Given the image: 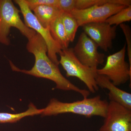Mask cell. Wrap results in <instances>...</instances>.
Listing matches in <instances>:
<instances>
[{
	"instance_id": "1",
	"label": "cell",
	"mask_w": 131,
	"mask_h": 131,
	"mask_svg": "<svg viewBox=\"0 0 131 131\" xmlns=\"http://www.w3.org/2000/svg\"><path fill=\"white\" fill-rule=\"evenodd\" d=\"M26 49L35 57L33 67L30 70H21L9 61L13 70L51 80L56 83L57 89L75 91L81 94L83 98H88L89 96L90 92L89 90L80 89L63 75L58 66L54 63L48 57L47 46L39 34L37 33L28 39Z\"/></svg>"
},
{
	"instance_id": "2",
	"label": "cell",
	"mask_w": 131,
	"mask_h": 131,
	"mask_svg": "<svg viewBox=\"0 0 131 131\" xmlns=\"http://www.w3.org/2000/svg\"><path fill=\"white\" fill-rule=\"evenodd\" d=\"M108 102L101 99L100 95L83 98L82 100L70 103L63 102L56 98L50 101L43 109V116H52L64 113H73L90 118L99 116L104 118L106 114Z\"/></svg>"
},
{
	"instance_id": "3",
	"label": "cell",
	"mask_w": 131,
	"mask_h": 131,
	"mask_svg": "<svg viewBox=\"0 0 131 131\" xmlns=\"http://www.w3.org/2000/svg\"><path fill=\"white\" fill-rule=\"evenodd\" d=\"M19 12L11 0H0V43L2 44H10L8 35L12 27L17 28L28 40L37 34L22 21Z\"/></svg>"
},
{
	"instance_id": "4",
	"label": "cell",
	"mask_w": 131,
	"mask_h": 131,
	"mask_svg": "<svg viewBox=\"0 0 131 131\" xmlns=\"http://www.w3.org/2000/svg\"><path fill=\"white\" fill-rule=\"evenodd\" d=\"M59 54V63L66 72L67 77L78 78L85 84L90 92L94 93L98 91L99 88L95 80L97 70L83 64L75 56L72 48L64 49Z\"/></svg>"
},
{
	"instance_id": "5",
	"label": "cell",
	"mask_w": 131,
	"mask_h": 131,
	"mask_svg": "<svg viewBox=\"0 0 131 131\" xmlns=\"http://www.w3.org/2000/svg\"><path fill=\"white\" fill-rule=\"evenodd\" d=\"M126 49L125 43L121 50L108 56L104 67L96 71L98 75L105 76L117 86L131 81V67L125 59Z\"/></svg>"
},
{
	"instance_id": "6",
	"label": "cell",
	"mask_w": 131,
	"mask_h": 131,
	"mask_svg": "<svg viewBox=\"0 0 131 131\" xmlns=\"http://www.w3.org/2000/svg\"><path fill=\"white\" fill-rule=\"evenodd\" d=\"M14 1L20 8L25 24L42 37L47 46L48 57L54 63L58 66L59 61L57 54H60L62 49L52 38L49 28H45L39 23L25 0H15Z\"/></svg>"
},
{
	"instance_id": "7",
	"label": "cell",
	"mask_w": 131,
	"mask_h": 131,
	"mask_svg": "<svg viewBox=\"0 0 131 131\" xmlns=\"http://www.w3.org/2000/svg\"><path fill=\"white\" fill-rule=\"evenodd\" d=\"M126 7L110 3L95 5L84 9H74L69 13L76 19L79 27H82L90 23L105 22L108 18Z\"/></svg>"
},
{
	"instance_id": "8",
	"label": "cell",
	"mask_w": 131,
	"mask_h": 131,
	"mask_svg": "<svg viewBox=\"0 0 131 131\" xmlns=\"http://www.w3.org/2000/svg\"><path fill=\"white\" fill-rule=\"evenodd\" d=\"M98 46L85 33L82 32L73 48L76 57L84 65L94 70L105 61V55L98 51Z\"/></svg>"
},
{
	"instance_id": "9",
	"label": "cell",
	"mask_w": 131,
	"mask_h": 131,
	"mask_svg": "<svg viewBox=\"0 0 131 131\" xmlns=\"http://www.w3.org/2000/svg\"><path fill=\"white\" fill-rule=\"evenodd\" d=\"M99 131H131V110L114 102H109Z\"/></svg>"
},
{
	"instance_id": "10",
	"label": "cell",
	"mask_w": 131,
	"mask_h": 131,
	"mask_svg": "<svg viewBox=\"0 0 131 131\" xmlns=\"http://www.w3.org/2000/svg\"><path fill=\"white\" fill-rule=\"evenodd\" d=\"M82 27L84 32L104 51L107 52L112 48L113 40L117 35V26L103 22L85 24Z\"/></svg>"
},
{
	"instance_id": "11",
	"label": "cell",
	"mask_w": 131,
	"mask_h": 131,
	"mask_svg": "<svg viewBox=\"0 0 131 131\" xmlns=\"http://www.w3.org/2000/svg\"><path fill=\"white\" fill-rule=\"evenodd\" d=\"M95 80L99 88L108 90V96L110 101L114 102L131 110L130 93L120 89L105 76L98 75Z\"/></svg>"
},
{
	"instance_id": "12",
	"label": "cell",
	"mask_w": 131,
	"mask_h": 131,
	"mask_svg": "<svg viewBox=\"0 0 131 131\" xmlns=\"http://www.w3.org/2000/svg\"><path fill=\"white\" fill-rule=\"evenodd\" d=\"M31 11L41 25L46 28H49L52 22L62 13L56 7L46 5L38 6Z\"/></svg>"
},
{
	"instance_id": "13",
	"label": "cell",
	"mask_w": 131,
	"mask_h": 131,
	"mask_svg": "<svg viewBox=\"0 0 131 131\" xmlns=\"http://www.w3.org/2000/svg\"><path fill=\"white\" fill-rule=\"evenodd\" d=\"M61 15L52 22L49 28L52 38L63 50L69 48L70 42L66 35Z\"/></svg>"
},
{
	"instance_id": "14",
	"label": "cell",
	"mask_w": 131,
	"mask_h": 131,
	"mask_svg": "<svg viewBox=\"0 0 131 131\" xmlns=\"http://www.w3.org/2000/svg\"><path fill=\"white\" fill-rule=\"evenodd\" d=\"M43 109H39L33 103L28 105V108L25 112L17 114L0 113V123H15L24 117L41 114Z\"/></svg>"
},
{
	"instance_id": "15",
	"label": "cell",
	"mask_w": 131,
	"mask_h": 131,
	"mask_svg": "<svg viewBox=\"0 0 131 131\" xmlns=\"http://www.w3.org/2000/svg\"><path fill=\"white\" fill-rule=\"evenodd\" d=\"M61 17L68 39L70 42H73L79 27L77 21L70 13L62 12Z\"/></svg>"
},
{
	"instance_id": "16",
	"label": "cell",
	"mask_w": 131,
	"mask_h": 131,
	"mask_svg": "<svg viewBox=\"0 0 131 131\" xmlns=\"http://www.w3.org/2000/svg\"><path fill=\"white\" fill-rule=\"evenodd\" d=\"M110 3H118L129 6L131 0H75V9H84L96 5H102Z\"/></svg>"
},
{
	"instance_id": "17",
	"label": "cell",
	"mask_w": 131,
	"mask_h": 131,
	"mask_svg": "<svg viewBox=\"0 0 131 131\" xmlns=\"http://www.w3.org/2000/svg\"><path fill=\"white\" fill-rule=\"evenodd\" d=\"M131 20V6L126 7L108 18L105 22L110 26H117Z\"/></svg>"
},
{
	"instance_id": "18",
	"label": "cell",
	"mask_w": 131,
	"mask_h": 131,
	"mask_svg": "<svg viewBox=\"0 0 131 131\" xmlns=\"http://www.w3.org/2000/svg\"><path fill=\"white\" fill-rule=\"evenodd\" d=\"M120 27L124 33L126 40V50L129 59V64L131 67V30L128 25L122 24L119 25Z\"/></svg>"
},
{
	"instance_id": "19",
	"label": "cell",
	"mask_w": 131,
	"mask_h": 131,
	"mask_svg": "<svg viewBox=\"0 0 131 131\" xmlns=\"http://www.w3.org/2000/svg\"><path fill=\"white\" fill-rule=\"evenodd\" d=\"M25 1L32 11L35 7L42 5L57 7L58 0H25Z\"/></svg>"
},
{
	"instance_id": "20",
	"label": "cell",
	"mask_w": 131,
	"mask_h": 131,
	"mask_svg": "<svg viewBox=\"0 0 131 131\" xmlns=\"http://www.w3.org/2000/svg\"><path fill=\"white\" fill-rule=\"evenodd\" d=\"M75 0H58L57 6L63 12L70 13L75 9Z\"/></svg>"
},
{
	"instance_id": "21",
	"label": "cell",
	"mask_w": 131,
	"mask_h": 131,
	"mask_svg": "<svg viewBox=\"0 0 131 131\" xmlns=\"http://www.w3.org/2000/svg\"><path fill=\"white\" fill-rule=\"evenodd\" d=\"M87 131V130H86V131Z\"/></svg>"
}]
</instances>
